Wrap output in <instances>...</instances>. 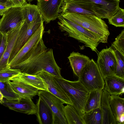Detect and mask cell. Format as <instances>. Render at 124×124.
<instances>
[{
	"mask_svg": "<svg viewBox=\"0 0 124 124\" xmlns=\"http://www.w3.org/2000/svg\"><path fill=\"white\" fill-rule=\"evenodd\" d=\"M10 68L32 75L45 71L54 77H62L61 69L56 62L52 48H47L42 52L36 53L23 62Z\"/></svg>",
	"mask_w": 124,
	"mask_h": 124,
	"instance_id": "obj_1",
	"label": "cell"
},
{
	"mask_svg": "<svg viewBox=\"0 0 124 124\" xmlns=\"http://www.w3.org/2000/svg\"><path fill=\"white\" fill-rule=\"evenodd\" d=\"M94 33L100 39V42L107 43L110 32L106 22L96 16L75 13L59 14Z\"/></svg>",
	"mask_w": 124,
	"mask_h": 124,
	"instance_id": "obj_2",
	"label": "cell"
},
{
	"mask_svg": "<svg viewBox=\"0 0 124 124\" xmlns=\"http://www.w3.org/2000/svg\"><path fill=\"white\" fill-rule=\"evenodd\" d=\"M59 29L65 31L66 35L84 44L93 51L98 53L97 47L100 43L99 38L95 35L70 20L64 18L59 14L57 17Z\"/></svg>",
	"mask_w": 124,
	"mask_h": 124,
	"instance_id": "obj_3",
	"label": "cell"
},
{
	"mask_svg": "<svg viewBox=\"0 0 124 124\" xmlns=\"http://www.w3.org/2000/svg\"><path fill=\"white\" fill-rule=\"evenodd\" d=\"M56 82L62 87L71 101L72 106L83 117L84 107L89 91L80 81H71L62 78L54 77Z\"/></svg>",
	"mask_w": 124,
	"mask_h": 124,
	"instance_id": "obj_4",
	"label": "cell"
},
{
	"mask_svg": "<svg viewBox=\"0 0 124 124\" xmlns=\"http://www.w3.org/2000/svg\"><path fill=\"white\" fill-rule=\"evenodd\" d=\"M73 2L101 19H108L116 12L119 0H64Z\"/></svg>",
	"mask_w": 124,
	"mask_h": 124,
	"instance_id": "obj_5",
	"label": "cell"
},
{
	"mask_svg": "<svg viewBox=\"0 0 124 124\" xmlns=\"http://www.w3.org/2000/svg\"><path fill=\"white\" fill-rule=\"evenodd\" d=\"M44 31V24L41 25L32 36L18 53L9 66L22 63L33 54L42 52L47 48L42 39Z\"/></svg>",
	"mask_w": 124,
	"mask_h": 124,
	"instance_id": "obj_6",
	"label": "cell"
},
{
	"mask_svg": "<svg viewBox=\"0 0 124 124\" xmlns=\"http://www.w3.org/2000/svg\"><path fill=\"white\" fill-rule=\"evenodd\" d=\"M78 80L89 91L102 90L104 87V79L96 63L93 59L83 69Z\"/></svg>",
	"mask_w": 124,
	"mask_h": 124,
	"instance_id": "obj_7",
	"label": "cell"
},
{
	"mask_svg": "<svg viewBox=\"0 0 124 124\" xmlns=\"http://www.w3.org/2000/svg\"><path fill=\"white\" fill-rule=\"evenodd\" d=\"M44 22L40 12L31 23L24 21L20 30L8 60V64Z\"/></svg>",
	"mask_w": 124,
	"mask_h": 124,
	"instance_id": "obj_8",
	"label": "cell"
},
{
	"mask_svg": "<svg viewBox=\"0 0 124 124\" xmlns=\"http://www.w3.org/2000/svg\"><path fill=\"white\" fill-rule=\"evenodd\" d=\"M38 95L51 109L53 115V124H68L64 112V103L61 100L47 91L39 90Z\"/></svg>",
	"mask_w": 124,
	"mask_h": 124,
	"instance_id": "obj_9",
	"label": "cell"
},
{
	"mask_svg": "<svg viewBox=\"0 0 124 124\" xmlns=\"http://www.w3.org/2000/svg\"><path fill=\"white\" fill-rule=\"evenodd\" d=\"M96 63L103 79L107 76L115 75L117 61L110 46L103 49L99 52Z\"/></svg>",
	"mask_w": 124,
	"mask_h": 124,
	"instance_id": "obj_10",
	"label": "cell"
},
{
	"mask_svg": "<svg viewBox=\"0 0 124 124\" xmlns=\"http://www.w3.org/2000/svg\"><path fill=\"white\" fill-rule=\"evenodd\" d=\"M24 21L22 7H12L3 14L0 20V32L6 33Z\"/></svg>",
	"mask_w": 124,
	"mask_h": 124,
	"instance_id": "obj_11",
	"label": "cell"
},
{
	"mask_svg": "<svg viewBox=\"0 0 124 124\" xmlns=\"http://www.w3.org/2000/svg\"><path fill=\"white\" fill-rule=\"evenodd\" d=\"M31 98L20 96L18 98L8 100L4 98L0 103L9 109L27 115L36 114L37 107Z\"/></svg>",
	"mask_w": 124,
	"mask_h": 124,
	"instance_id": "obj_12",
	"label": "cell"
},
{
	"mask_svg": "<svg viewBox=\"0 0 124 124\" xmlns=\"http://www.w3.org/2000/svg\"><path fill=\"white\" fill-rule=\"evenodd\" d=\"M63 0H40L37 6L46 23L57 18Z\"/></svg>",
	"mask_w": 124,
	"mask_h": 124,
	"instance_id": "obj_13",
	"label": "cell"
},
{
	"mask_svg": "<svg viewBox=\"0 0 124 124\" xmlns=\"http://www.w3.org/2000/svg\"><path fill=\"white\" fill-rule=\"evenodd\" d=\"M37 74L45 82L47 91L60 99L64 104L72 105L71 100L64 89L56 82L54 76L45 71H42Z\"/></svg>",
	"mask_w": 124,
	"mask_h": 124,
	"instance_id": "obj_14",
	"label": "cell"
},
{
	"mask_svg": "<svg viewBox=\"0 0 124 124\" xmlns=\"http://www.w3.org/2000/svg\"><path fill=\"white\" fill-rule=\"evenodd\" d=\"M23 22L7 33V44L3 55L0 61V71L9 67L8 64V59Z\"/></svg>",
	"mask_w": 124,
	"mask_h": 124,
	"instance_id": "obj_15",
	"label": "cell"
},
{
	"mask_svg": "<svg viewBox=\"0 0 124 124\" xmlns=\"http://www.w3.org/2000/svg\"><path fill=\"white\" fill-rule=\"evenodd\" d=\"M110 94L104 88L102 91L100 108L102 114L101 124H116L109 103Z\"/></svg>",
	"mask_w": 124,
	"mask_h": 124,
	"instance_id": "obj_16",
	"label": "cell"
},
{
	"mask_svg": "<svg viewBox=\"0 0 124 124\" xmlns=\"http://www.w3.org/2000/svg\"><path fill=\"white\" fill-rule=\"evenodd\" d=\"M104 88L110 95L119 96L124 93V78L112 75L104 78Z\"/></svg>",
	"mask_w": 124,
	"mask_h": 124,
	"instance_id": "obj_17",
	"label": "cell"
},
{
	"mask_svg": "<svg viewBox=\"0 0 124 124\" xmlns=\"http://www.w3.org/2000/svg\"><path fill=\"white\" fill-rule=\"evenodd\" d=\"M10 81L21 82L29 85L39 90L47 91L45 82L38 74L32 75L20 72L13 78Z\"/></svg>",
	"mask_w": 124,
	"mask_h": 124,
	"instance_id": "obj_18",
	"label": "cell"
},
{
	"mask_svg": "<svg viewBox=\"0 0 124 124\" xmlns=\"http://www.w3.org/2000/svg\"><path fill=\"white\" fill-rule=\"evenodd\" d=\"M36 105L37 111L35 115L39 124H53V113L47 104L44 100L39 97Z\"/></svg>",
	"mask_w": 124,
	"mask_h": 124,
	"instance_id": "obj_19",
	"label": "cell"
},
{
	"mask_svg": "<svg viewBox=\"0 0 124 124\" xmlns=\"http://www.w3.org/2000/svg\"><path fill=\"white\" fill-rule=\"evenodd\" d=\"M68 58L73 73L78 78L83 69L91 60L88 56L74 51Z\"/></svg>",
	"mask_w": 124,
	"mask_h": 124,
	"instance_id": "obj_20",
	"label": "cell"
},
{
	"mask_svg": "<svg viewBox=\"0 0 124 124\" xmlns=\"http://www.w3.org/2000/svg\"><path fill=\"white\" fill-rule=\"evenodd\" d=\"M10 83L14 92L20 96L32 99L38 94L39 90L28 84L18 81H10Z\"/></svg>",
	"mask_w": 124,
	"mask_h": 124,
	"instance_id": "obj_21",
	"label": "cell"
},
{
	"mask_svg": "<svg viewBox=\"0 0 124 124\" xmlns=\"http://www.w3.org/2000/svg\"><path fill=\"white\" fill-rule=\"evenodd\" d=\"M109 101L111 109L117 124L120 116L124 114V99L119 96L110 95Z\"/></svg>",
	"mask_w": 124,
	"mask_h": 124,
	"instance_id": "obj_22",
	"label": "cell"
},
{
	"mask_svg": "<svg viewBox=\"0 0 124 124\" xmlns=\"http://www.w3.org/2000/svg\"><path fill=\"white\" fill-rule=\"evenodd\" d=\"M102 91L97 90L89 91L84 107L85 113L100 107Z\"/></svg>",
	"mask_w": 124,
	"mask_h": 124,
	"instance_id": "obj_23",
	"label": "cell"
},
{
	"mask_svg": "<svg viewBox=\"0 0 124 124\" xmlns=\"http://www.w3.org/2000/svg\"><path fill=\"white\" fill-rule=\"evenodd\" d=\"M63 110L68 124H85L83 117L72 105L67 104L64 106Z\"/></svg>",
	"mask_w": 124,
	"mask_h": 124,
	"instance_id": "obj_24",
	"label": "cell"
},
{
	"mask_svg": "<svg viewBox=\"0 0 124 124\" xmlns=\"http://www.w3.org/2000/svg\"><path fill=\"white\" fill-rule=\"evenodd\" d=\"M67 13H75L96 16L93 13L84 9L73 2L63 0L59 8V14Z\"/></svg>",
	"mask_w": 124,
	"mask_h": 124,
	"instance_id": "obj_25",
	"label": "cell"
},
{
	"mask_svg": "<svg viewBox=\"0 0 124 124\" xmlns=\"http://www.w3.org/2000/svg\"><path fill=\"white\" fill-rule=\"evenodd\" d=\"M22 7L23 19L28 23L32 22L40 12L37 5L27 3Z\"/></svg>",
	"mask_w": 124,
	"mask_h": 124,
	"instance_id": "obj_26",
	"label": "cell"
},
{
	"mask_svg": "<svg viewBox=\"0 0 124 124\" xmlns=\"http://www.w3.org/2000/svg\"><path fill=\"white\" fill-rule=\"evenodd\" d=\"M83 118L85 124H101L102 114L100 107L85 113Z\"/></svg>",
	"mask_w": 124,
	"mask_h": 124,
	"instance_id": "obj_27",
	"label": "cell"
},
{
	"mask_svg": "<svg viewBox=\"0 0 124 124\" xmlns=\"http://www.w3.org/2000/svg\"><path fill=\"white\" fill-rule=\"evenodd\" d=\"M10 81L5 82H0V90L3 94L4 98L10 100L20 97L13 89L10 84Z\"/></svg>",
	"mask_w": 124,
	"mask_h": 124,
	"instance_id": "obj_28",
	"label": "cell"
},
{
	"mask_svg": "<svg viewBox=\"0 0 124 124\" xmlns=\"http://www.w3.org/2000/svg\"><path fill=\"white\" fill-rule=\"evenodd\" d=\"M110 47L113 50L117 61V65L115 75L124 78V55L120 53L112 45Z\"/></svg>",
	"mask_w": 124,
	"mask_h": 124,
	"instance_id": "obj_29",
	"label": "cell"
},
{
	"mask_svg": "<svg viewBox=\"0 0 124 124\" xmlns=\"http://www.w3.org/2000/svg\"><path fill=\"white\" fill-rule=\"evenodd\" d=\"M108 20L110 24L124 27V9L119 7L115 14Z\"/></svg>",
	"mask_w": 124,
	"mask_h": 124,
	"instance_id": "obj_30",
	"label": "cell"
},
{
	"mask_svg": "<svg viewBox=\"0 0 124 124\" xmlns=\"http://www.w3.org/2000/svg\"><path fill=\"white\" fill-rule=\"evenodd\" d=\"M20 72L18 70L11 69L9 67L0 71V82H5L10 81L13 78Z\"/></svg>",
	"mask_w": 124,
	"mask_h": 124,
	"instance_id": "obj_31",
	"label": "cell"
},
{
	"mask_svg": "<svg viewBox=\"0 0 124 124\" xmlns=\"http://www.w3.org/2000/svg\"><path fill=\"white\" fill-rule=\"evenodd\" d=\"M112 45L120 53L124 55V29L116 38Z\"/></svg>",
	"mask_w": 124,
	"mask_h": 124,
	"instance_id": "obj_32",
	"label": "cell"
},
{
	"mask_svg": "<svg viewBox=\"0 0 124 124\" xmlns=\"http://www.w3.org/2000/svg\"><path fill=\"white\" fill-rule=\"evenodd\" d=\"M14 7L15 6L8 0L5 2H0V15L2 16L9 9Z\"/></svg>",
	"mask_w": 124,
	"mask_h": 124,
	"instance_id": "obj_33",
	"label": "cell"
},
{
	"mask_svg": "<svg viewBox=\"0 0 124 124\" xmlns=\"http://www.w3.org/2000/svg\"><path fill=\"white\" fill-rule=\"evenodd\" d=\"M1 42L0 46V61L4 54L7 44V34H2Z\"/></svg>",
	"mask_w": 124,
	"mask_h": 124,
	"instance_id": "obj_34",
	"label": "cell"
},
{
	"mask_svg": "<svg viewBox=\"0 0 124 124\" xmlns=\"http://www.w3.org/2000/svg\"><path fill=\"white\" fill-rule=\"evenodd\" d=\"M16 7H22L27 3L26 0H8Z\"/></svg>",
	"mask_w": 124,
	"mask_h": 124,
	"instance_id": "obj_35",
	"label": "cell"
},
{
	"mask_svg": "<svg viewBox=\"0 0 124 124\" xmlns=\"http://www.w3.org/2000/svg\"><path fill=\"white\" fill-rule=\"evenodd\" d=\"M4 98V95L0 90V103L2 102Z\"/></svg>",
	"mask_w": 124,
	"mask_h": 124,
	"instance_id": "obj_36",
	"label": "cell"
},
{
	"mask_svg": "<svg viewBox=\"0 0 124 124\" xmlns=\"http://www.w3.org/2000/svg\"><path fill=\"white\" fill-rule=\"evenodd\" d=\"M2 34L0 32V46L1 45V40H2Z\"/></svg>",
	"mask_w": 124,
	"mask_h": 124,
	"instance_id": "obj_37",
	"label": "cell"
},
{
	"mask_svg": "<svg viewBox=\"0 0 124 124\" xmlns=\"http://www.w3.org/2000/svg\"><path fill=\"white\" fill-rule=\"evenodd\" d=\"M8 0H0V2L4 3Z\"/></svg>",
	"mask_w": 124,
	"mask_h": 124,
	"instance_id": "obj_38",
	"label": "cell"
},
{
	"mask_svg": "<svg viewBox=\"0 0 124 124\" xmlns=\"http://www.w3.org/2000/svg\"><path fill=\"white\" fill-rule=\"evenodd\" d=\"M27 1L28 2H30L31 1L34 0H27Z\"/></svg>",
	"mask_w": 124,
	"mask_h": 124,
	"instance_id": "obj_39",
	"label": "cell"
},
{
	"mask_svg": "<svg viewBox=\"0 0 124 124\" xmlns=\"http://www.w3.org/2000/svg\"><path fill=\"white\" fill-rule=\"evenodd\" d=\"M37 1H39L40 0H36Z\"/></svg>",
	"mask_w": 124,
	"mask_h": 124,
	"instance_id": "obj_40",
	"label": "cell"
}]
</instances>
